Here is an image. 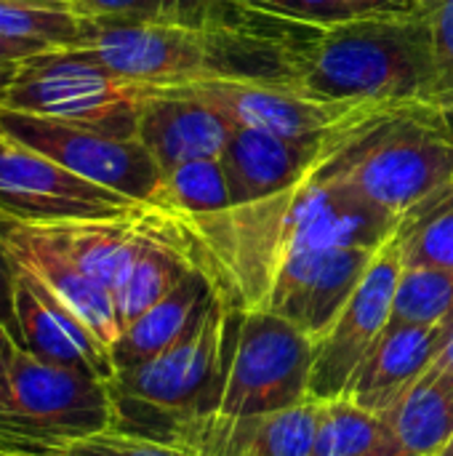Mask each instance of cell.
I'll list each match as a JSON object with an SVG mask.
<instances>
[{"label":"cell","instance_id":"18","mask_svg":"<svg viewBox=\"0 0 453 456\" xmlns=\"http://www.w3.org/2000/svg\"><path fill=\"white\" fill-rule=\"evenodd\" d=\"M85 16L120 21H155L198 29H235L275 37H307L318 27H304L272 16L248 0H75Z\"/></svg>","mask_w":453,"mask_h":456},{"label":"cell","instance_id":"22","mask_svg":"<svg viewBox=\"0 0 453 456\" xmlns=\"http://www.w3.org/2000/svg\"><path fill=\"white\" fill-rule=\"evenodd\" d=\"M310 456H406L382 414L347 395L320 403L318 433Z\"/></svg>","mask_w":453,"mask_h":456},{"label":"cell","instance_id":"34","mask_svg":"<svg viewBox=\"0 0 453 456\" xmlns=\"http://www.w3.org/2000/svg\"><path fill=\"white\" fill-rule=\"evenodd\" d=\"M435 369H438L441 374H446L449 379H453V334H451V339L446 342L443 353L438 355V361H435Z\"/></svg>","mask_w":453,"mask_h":456},{"label":"cell","instance_id":"36","mask_svg":"<svg viewBox=\"0 0 453 456\" xmlns=\"http://www.w3.org/2000/svg\"><path fill=\"white\" fill-rule=\"evenodd\" d=\"M19 64V61H16ZM16 64H0V91L8 86V80H11V75H13V67Z\"/></svg>","mask_w":453,"mask_h":456},{"label":"cell","instance_id":"29","mask_svg":"<svg viewBox=\"0 0 453 456\" xmlns=\"http://www.w3.org/2000/svg\"><path fill=\"white\" fill-rule=\"evenodd\" d=\"M251 5L304 27H328L352 19L342 0H248Z\"/></svg>","mask_w":453,"mask_h":456},{"label":"cell","instance_id":"10","mask_svg":"<svg viewBox=\"0 0 453 456\" xmlns=\"http://www.w3.org/2000/svg\"><path fill=\"white\" fill-rule=\"evenodd\" d=\"M142 203L88 182L0 131V214L27 224L128 216Z\"/></svg>","mask_w":453,"mask_h":456},{"label":"cell","instance_id":"25","mask_svg":"<svg viewBox=\"0 0 453 456\" xmlns=\"http://www.w3.org/2000/svg\"><path fill=\"white\" fill-rule=\"evenodd\" d=\"M390 323H453V270L403 265Z\"/></svg>","mask_w":453,"mask_h":456},{"label":"cell","instance_id":"5","mask_svg":"<svg viewBox=\"0 0 453 456\" xmlns=\"http://www.w3.org/2000/svg\"><path fill=\"white\" fill-rule=\"evenodd\" d=\"M160 88L125 80L72 48L40 51L13 67L0 110L136 136L144 102Z\"/></svg>","mask_w":453,"mask_h":456},{"label":"cell","instance_id":"2","mask_svg":"<svg viewBox=\"0 0 453 456\" xmlns=\"http://www.w3.org/2000/svg\"><path fill=\"white\" fill-rule=\"evenodd\" d=\"M299 83L331 99L374 102L441 123L425 8L315 29L299 51Z\"/></svg>","mask_w":453,"mask_h":456},{"label":"cell","instance_id":"27","mask_svg":"<svg viewBox=\"0 0 453 456\" xmlns=\"http://www.w3.org/2000/svg\"><path fill=\"white\" fill-rule=\"evenodd\" d=\"M16 456H195L187 449L158 441V438H144L123 430H104L93 436H83L75 441L64 444H51V446H35L16 452Z\"/></svg>","mask_w":453,"mask_h":456},{"label":"cell","instance_id":"20","mask_svg":"<svg viewBox=\"0 0 453 456\" xmlns=\"http://www.w3.org/2000/svg\"><path fill=\"white\" fill-rule=\"evenodd\" d=\"M147 206L117 219H91V222H64L43 224L56 238V243L99 283L109 291L120 283L128 265L133 262L144 238Z\"/></svg>","mask_w":453,"mask_h":456},{"label":"cell","instance_id":"21","mask_svg":"<svg viewBox=\"0 0 453 456\" xmlns=\"http://www.w3.org/2000/svg\"><path fill=\"white\" fill-rule=\"evenodd\" d=\"M406 456H438L453 438V379L435 366L379 411Z\"/></svg>","mask_w":453,"mask_h":456},{"label":"cell","instance_id":"26","mask_svg":"<svg viewBox=\"0 0 453 456\" xmlns=\"http://www.w3.org/2000/svg\"><path fill=\"white\" fill-rule=\"evenodd\" d=\"M85 13L64 5L0 3V37L27 40L45 48H72L80 40Z\"/></svg>","mask_w":453,"mask_h":456},{"label":"cell","instance_id":"12","mask_svg":"<svg viewBox=\"0 0 453 456\" xmlns=\"http://www.w3.org/2000/svg\"><path fill=\"white\" fill-rule=\"evenodd\" d=\"M363 131L323 136H278L259 128L235 126L219 158L227 174L232 208L254 206L299 187Z\"/></svg>","mask_w":453,"mask_h":456},{"label":"cell","instance_id":"8","mask_svg":"<svg viewBox=\"0 0 453 456\" xmlns=\"http://www.w3.org/2000/svg\"><path fill=\"white\" fill-rule=\"evenodd\" d=\"M227 115L235 126L278 136H323L371 128L400 112L360 99H331L299 80H222L182 86Z\"/></svg>","mask_w":453,"mask_h":456},{"label":"cell","instance_id":"17","mask_svg":"<svg viewBox=\"0 0 453 456\" xmlns=\"http://www.w3.org/2000/svg\"><path fill=\"white\" fill-rule=\"evenodd\" d=\"M453 323H390L352 374L344 395L368 411H384L425 371H430L451 339Z\"/></svg>","mask_w":453,"mask_h":456},{"label":"cell","instance_id":"3","mask_svg":"<svg viewBox=\"0 0 453 456\" xmlns=\"http://www.w3.org/2000/svg\"><path fill=\"white\" fill-rule=\"evenodd\" d=\"M227 337L230 307L214 289L211 299L174 345L109 379L115 430L168 441L184 422L216 414Z\"/></svg>","mask_w":453,"mask_h":456},{"label":"cell","instance_id":"4","mask_svg":"<svg viewBox=\"0 0 453 456\" xmlns=\"http://www.w3.org/2000/svg\"><path fill=\"white\" fill-rule=\"evenodd\" d=\"M360 198L403 219L453 182V136L422 115H392L342 147L326 166Z\"/></svg>","mask_w":453,"mask_h":456},{"label":"cell","instance_id":"15","mask_svg":"<svg viewBox=\"0 0 453 456\" xmlns=\"http://www.w3.org/2000/svg\"><path fill=\"white\" fill-rule=\"evenodd\" d=\"M13 310L21 347L35 358L53 366L83 369L107 382L115 377L109 350L56 294L21 267H16Z\"/></svg>","mask_w":453,"mask_h":456},{"label":"cell","instance_id":"32","mask_svg":"<svg viewBox=\"0 0 453 456\" xmlns=\"http://www.w3.org/2000/svg\"><path fill=\"white\" fill-rule=\"evenodd\" d=\"M40 51H51L45 45L37 43H27V40H11V37H0V64H16L24 61Z\"/></svg>","mask_w":453,"mask_h":456},{"label":"cell","instance_id":"7","mask_svg":"<svg viewBox=\"0 0 453 456\" xmlns=\"http://www.w3.org/2000/svg\"><path fill=\"white\" fill-rule=\"evenodd\" d=\"M315 339L270 310H232L216 414L256 417L310 398Z\"/></svg>","mask_w":453,"mask_h":456},{"label":"cell","instance_id":"23","mask_svg":"<svg viewBox=\"0 0 453 456\" xmlns=\"http://www.w3.org/2000/svg\"><path fill=\"white\" fill-rule=\"evenodd\" d=\"M395 240L406 267L453 270V182L400 219Z\"/></svg>","mask_w":453,"mask_h":456},{"label":"cell","instance_id":"19","mask_svg":"<svg viewBox=\"0 0 453 456\" xmlns=\"http://www.w3.org/2000/svg\"><path fill=\"white\" fill-rule=\"evenodd\" d=\"M211 294H214V283L200 267L187 273L174 291H168L160 302H155L150 310H144L136 321H131L120 331L117 342L109 350L115 374L133 369L163 353L168 345H174L198 318V313L211 299Z\"/></svg>","mask_w":453,"mask_h":456},{"label":"cell","instance_id":"30","mask_svg":"<svg viewBox=\"0 0 453 456\" xmlns=\"http://www.w3.org/2000/svg\"><path fill=\"white\" fill-rule=\"evenodd\" d=\"M13 294H16V265H13V259L8 256V251L0 243V323L8 329V334L21 347L16 310H13Z\"/></svg>","mask_w":453,"mask_h":456},{"label":"cell","instance_id":"6","mask_svg":"<svg viewBox=\"0 0 453 456\" xmlns=\"http://www.w3.org/2000/svg\"><path fill=\"white\" fill-rule=\"evenodd\" d=\"M115 430L109 382L83 369L53 366L24 347L13 353L0 409V444L24 452Z\"/></svg>","mask_w":453,"mask_h":456},{"label":"cell","instance_id":"14","mask_svg":"<svg viewBox=\"0 0 453 456\" xmlns=\"http://www.w3.org/2000/svg\"><path fill=\"white\" fill-rule=\"evenodd\" d=\"M318 417L320 401L256 417L206 414L176 428L168 444L195 456H310Z\"/></svg>","mask_w":453,"mask_h":456},{"label":"cell","instance_id":"35","mask_svg":"<svg viewBox=\"0 0 453 456\" xmlns=\"http://www.w3.org/2000/svg\"><path fill=\"white\" fill-rule=\"evenodd\" d=\"M0 3H32V5H64V8H77L75 0H0ZM80 11V8H77Z\"/></svg>","mask_w":453,"mask_h":456},{"label":"cell","instance_id":"16","mask_svg":"<svg viewBox=\"0 0 453 456\" xmlns=\"http://www.w3.org/2000/svg\"><path fill=\"white\" fill-rule=\"evenodd\" d=\"M235 123L187 88L152 94L136 123V139L152 155L163 176L190 160L222 158Z\"/></svg>","mask_w":453,"mask_h":456},{"label":"cell","instance_id":"33","mask_svg":"<svg viewBox=\"0 0 453 456\" xmlns=\"http://www.w3.org/2000/svg\"><path fill=\"white\" fill-rule=\"evenodd\" d=\"M19 350L16 339L8 334V329L0 323V409L5 403V393H8V369L13 361V353Z\"/></svg>","mask_w":453,"mask_h":456},{"label":"cell","instance_id":"1","mask_svg":"<svg viewBox=\"0 0 453 456\" xmlns=\"http://www.w3.org/2000/svg\"><path fill=\"white\" fill-rule=\"evenodd\" d=\"M310 37L85 16L72 51L125 80L182 88L222 80H299V51Z\"/></svg>","mask_w":453,"mask_h":456},{"label":"cell","instance_id":"37","mask_svg":"<svg viewBox=\"0 0 453 456\" xmlns=\"http://www.w3.org/2000/svg\"><path fill=\"white\" fill-rule=\"evenodd\" d=\"M438 456H453V438L449 441V446H446V449H443V452H441Z\"/></svg>","mask_w":453,"mask_h":456},{"label":"cell","instance_id":"13","mask_svg":"<svg viewBox=\"0 0 453 456\" xmlns=\"http://www.w3.org/2000/svg\"><path fill=\"white\" fill-rule=\"evenodd\" d=\"M379 248H328L288 256L272 275L262 310H270L315 342L350 302Z\"/></svg>","mask_w":453,"mask_h":456},{"label":"cell","instance_id":"28","mask_svg":"<svg viewBox=\"0 0 453 456\" xmlns=\"http://www.w3.org/2000/svg\"><path fill=\"white\" fill-rule=\"evenodd\" d=\"M425 16L433 40L438 118L453 136V0H425Z\"/></svg>","mask_w":453,"mask_h":456},{"label":"cell","instance_id":"31","mask_svg":"<svg viewBox=\"0 0 453 456\" xmlns=\"http://www.w3.org/2000/svg\"><path fill=\"white\" fill-rule=\"evenodd\" d=\"M350 16H403L425 8V0H342Z\"/></svg>","mask_w":453,"mask_h":456},{"label":"cell","instance_id":"24","mask_svg":"<svg viewBox=\"0 0 453 456\" xmlns=\"http://www.w3.org/2000/svg\"><path fill=\"white\" fill-rule=\"evenodd\" d=\"M152 208H160L179 219H203L230 211L232 198H230V184L222 160L203 158L168 171L163 176Z\"/></svg>","mask_w":453,"mask_h":456},{"label":"cell","instance_id":"11","mask_svg":"<svg viewBox=\"0 0 453 456\" xmlns=\"http://www.w3.org/2000/svg\"><path fill=\"white\" fill-rule=\"evenodd\" d=\"M403 273V254L395 235L376 251L363 281L352 291L331 329L315 342V363L310 379L312 401L344 395L360 361L384 334L392 318L395 289Z\"/></svg>","mask_w":453,"mask_h":456},{"label":"cell","instance_id":"9","mask_svg":"<svg viewBox=\"0 0 453 456\" xmlns=\"http://www.w3.org/2000/svg\"><path fill=\"white\" fill-rule=\"evenodd\" d=\"M0 131L19 144L51 158L67 171L115 190L142 206H155L163 171L136 136L0 110Z\"/></svg>","mask_w":453,"mask_h":456}]
</instances>
